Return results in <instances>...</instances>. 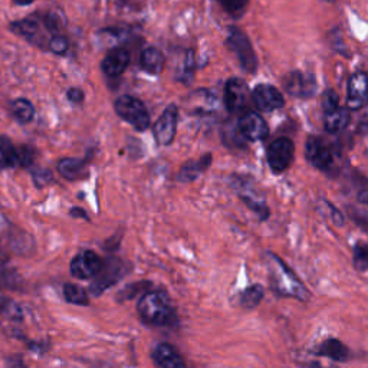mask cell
Here are the masks:
<instances>
[{
    "mask_svg": "<svg viewBox=\"0 0 368 368\" xmlns=\"http://www.w3.org/2000/svg\"><path fill=\"white\" fill-rule=\"evenodd\" d=\"M266 265L269 269V276L275 291L288 298H295L299 301H307L310 298L308 289L302 285L298 276L287 266V264L276 255L266 253Z\"/></svg>",
    "mask_w": 368,
    "mask_h": 368,
    "instance_id": "obj_1",
    "label": "cell"
},
{
    "mask_svg": "<svg viewBox=\"0 0 368 368\" xmlns=\"http://www.w3.org/2000/svg\"><path fill=\"white\" fill-rule=\"evenodd\" d=\"M141 318L154 327H168L177 322L176 310L164 292H147L141 296L137 305Z\"/></svg>",
    "mask_w": 368,
    "mask_h": 368,
    "instance_id": "obj_2",
    "label": "cell"
},
{
    "mask_svg": "<svg viewBox=\"0 0 368 368\" xmlns=\"http://www.w3.org/2000/svg\"><path fill=\"white\" fill-rule=\"evenodd\" d=\"M114 108L115 113L124 121L131 124L137 131H145L150 127V114L140 99L131 95H122L115 101Z\"/></svg>",
    "mask_w": 368,
    "mask_h": 368,
    "instance_id": "obj_3",
    "label": "cell"
},
{
    "mask_svg": "<svg viewBox=\"0 0 368 368\" xmlns=\"http://www.w3.org/2000/svg\"><path fill=\"white\" fill-rule=\"evenodd\" d=\"M322 108H323V125L328 133H339L349 125L350 122V113L347 106L339 105L338 95L330 90L323 94L322 98Z\"/></svg>",
    "mask_w": 368,
    "mask_h": 368,
    "instance_id": "obj_4",
    "label": "cell"
},
{
    "mask_svg": "<svg viewBox=\"0 0 368 368\" xmlns=\"http://www.w3.org/2000/svg\"><path fill=\"white\" fill-rule=\"evenodd\" d=\"M227 45L233 51L236 58L239 59L243 70L248 72H255L257 67V59L248 36L239 29L232 28L227 36Z\"/></svg>",
    "mask_w": 368,
    "mask_h": 368,
    "instance_id": "obj_5",
    "label": "cell"
},
{
    "mask_svg": "<svg viewBox=\"0 0 368 368\" xmlns=\"http://www.w3.org/2000/svg\"><path fill=\"white\" fill-rule=\"evenodd\" d=\"M294 154L295 145L289 138H276L268 148V164L271 170L276 175L284 173L292 164Z\"/></svg>",
    "mask_w": 368,
    "mask_h": 368,
    "instance_id": "obj_6",
    "label": "cell"
},
{
    "mask_svg": "<svg viewBox=\"0 0 368 368\" xmlns=\"http://www.w3.org/2000/svg\"><path fill=\"white\" fill-rule=\"evenodd\" d=\"M177 121H179V110L175 104L168 105L161 117L156 121L153 127L154 138L160 145H168L173 143L177 131Z\"/></svg>",
    "mask_w": 368,
    "mask_h": 368,
    "instance_id": "obj_7",
    "label": "cell"
},
{
    "mask_svg": "<svg viewBox=\"0 0 368 368\" xmlns=\"http://www.w3.org/2000/svg\"><path fill=\"white\" fill-rule=\"evenodd\" d=\"M102 259L93 250L79 252L71 262V273L77 279H93L102 269Z\"/></svg>",
    "mask_w": 368,
    "mask_h": 368,
    "instance_id": "obj_8",
    "label": "cell"
},
{
    "mask_svg": "<svg viewBox=\"0 0 368 368\" xmlns=\"http://www.w3.org/2000/svg\"><path fill=\"white\" fill-rule=\"evenodd\" d=\"M233 186H234V190L237 191V194L241 196V199L245 202V205H248L255 213L261 216L262 219L268 218L269 209L265 203V199L261 194V191H257V189L252 183L242 180L241 177H236L233 180Z\"/></svg>",
    "mask_w": 368,
    "mask_h": 368,
    "instance_id": "obj_9",
    "label": "cell"
},
{
    "mask_svg": "<svg viewBox=\"0 0 368 368\" xmlns=\"http://www.w3.org/2000/svg\"><path fill=\"white\" fill-rule=\"evenodd\" d=\"M249 101V88L243 79L232 78L225 86V104L230 113H239Z\"/></svg>",
    "mask_w": 368,
    "mask_h": 368,
    "instance_id": "obj_10",
    "label": "cell"
},
{
    "mask_svg": "<svg viewBox=\"0 0 368 368\" xmlns=\"http://www.w3.org/2000/svg\"><path fill=\"white\" fill-rule=\"evenodd\" d=\"M305 154L311 164L319 170L327 171L334 164V156L331 148L318 137L308 138L305 144Z\"/></svg>",
    "mask_w": 368,
    "mask_h": 368,
    "instance_id": "obj_11",
    "label": "cell"
},
{
    "mask_svg": "<svg viewBox=\"0 0 368 368\" xmlns=\"http://www.w3.org/2000/svg\"><path fill=\"white\" fill-rule=\"evenodd\" d=\"M368 104V75L365 72L354 74L349 81L347 108L349 110H361Z\"/></svg>",
    "mask_w": 368,
    "mask_h": 368,
    "instance_id": "obj_12",
    "label": "cell"
},
{
    "mask_svg": "<svg viewBox=\"0 0 368 368\" xmlns=\"http://www.w3.org/2000/svg\"><path fill=\"white\" fill-rule=\"evenodd\" d=\"M252 98L261 111H273L284 106V95L273 85L261 83L252 93Z\"/></svg>",
    "mask_w": 368,
    "mask_h": 368,
    "instance_id": "obj_13",
    "label": "cell"
},
{
    "mask_svg": "<svg viewBox=\"0 0 368 368\" xmlns=\"http://www.w3.org/2000/svg\"><path fill=\"white\" fill-rule=\"evenodd\" d=\"M239 129L242 136L249 141L264 140L268 136V124L257 113L249 111L239 118Z\"/></svg>",
    "mask_w": 368,
    "mask_h": 368,
    "instance_id": "obj_14",
    "label": "cell"
},
{
    "mask_svg": "<svg viewBox=\"0 0 368 368\" xmlns=\"http://www.w3.org/2000/svg\"><path fill=\"white\" fill-rule=\"evenodd\" d=\"M284 86L288 94L301 97V98H307L314 94L317 88V82L308 74L292 72L284 79Z\"/></svg>",
    "mask_w": 368,
    "mask_h": 368,
    "instance_id": "obj_15",
    "label": "cell"
},
{
    "mask_svg": "<svg viewBox=\"0 0 368 368\" xmlns=\"http://www.w3.org/2000/svg\"><path fill=\"white\" fill-rule=\"evenodd\" d=\"M121 276H122V265L118 261L111 259L110 262L102 265V269L95 276L97 280L91 287V291L95 295H99L102 291L108 289L113 284H115V280H118Z\"/></svg>",
    "mask_w": 368,
    "mask_h": 368,
    "instance_id": "obj_16",
    "label": "cell"
},
{
    "mask_svg": "<svg viewBox=\"0 0 368 368\" xmlns=\"http://www.w3.org/2000/svg\"><path fill=\"white\" fill-rule=\"evenodd\" d=\"M129 63V54L125 49H114L110 54H108L102 63H101V68L104 71L105 75L108 77H120L121 74L125 72L127 67Z\"/></svg>",
    "mask_w": 368,
    "mask_h": 368,
    "instance_id": "obj_17",
    "label": "cell"
},
{
    "mask_svg": "<svg viewBox=\"0 0 368 368\" xmlns=\"http://www.w3.org/2000/svg\"><path fill=\"white\" fill-rule=\"evenodd\" d=\"M153 358L160 368H187L179 351L166 342L157 345Z\"/></svg>",
    "mask_w": 368,
    "mask_h": 368,
    "instance_id": "obj_18",
    "label": "cell"
},
{
    "mask_svg": "<svg viewBox=\"0 0 368 368\" xmlns=\"http://www.w3.org/2000/svg\"><path fill=\"white\" fill-rule=\"evenodd\" d=\"M314 353L321 357H328L334 361H347L350 358L349 349L337 338H328L322 341Z\"/></svg>",
    "mask_w": 368,
    "mask_h": 368,
    "instance_id": "obj_19",
    "label": "cell"
},
{
    "mask_svg": "<svg viewBox=\"0 0 368 368\" xmlns=\"http://www.w3.org/2000/svg\"><path fill=\"white\" fill-rule=\"evenodd\" d=\"M141 67L148 74L157 75L164 70V55L156 48H147L141 54Z\"/></svg>",
    "mask_w": 368,
    "mask_h": 368,
    "instance_id": "obj_20",
    "label": "cell"
},
{
    "mask_svg": "<svg viewBox=\"0 0 368 368\" xmlns=\"http://www.w3.org/2000/svg\"><path fill=\"white\" fill-rule=\"evenodd\" d=\"M210 161H211V156L206 154L205 157H202L198 161L186 163L182 167L180 173H179V176H177L180 182H193V180H196L202 175V171H205L210 166Z\"/></svg>",
    "mask_w": 368,
    "mask_h": 368,
    "instance_id": "obj_21",
    "label": "cell"
},
{
    "mask_svg": "<svg viewBox=\"0 0 368 368\" xmlns=\"http://www.w3.org/2000/svg\"><path fill=\"white\" fill-rule=\"evenodd\" d=\"M85 161L81 159H62L58 163V171L67 180H78L85 175Z\"/></svg>",
    "mask_w": 368,
    "mask_h": 368,
    "instance_id": "obj_22",
    "label": "cell"
},
{
    "mask_svg": "<svg viewBox=\"0 0 368 368\" xmlns=\"http://www.w3.org/2000/svg\"><path fill=\"white\" fill-rule=\"evenodd\" d=\"M17 166V148L8 137H0V168H13Z\"/></svg>",
    "mask_w": 368,
    "mask_h": 368,
    "instance_id": "obj_23",
    "label": "cell"
},
{
    "mask_svg": "<svg viewBox=\"0 0 368 368\" xmlns=\"http://www.w3.org/2000/svg\"><path fill=\"white\" fill-rule=\"evenodd\" d=\"M10 31L15 32L17 36L25 38L29 42H36L39 36V26L33 20H16L10 24Z\"/></svg>",
    "mask_w": 368,
    "mask_h": 368,
    "instance_id": "obj_24",
    "label": "cell"
},
{
    "mask_svg": "<svg viewBox=\"0 0 368 368\" xmlns=\"http://www.w3.org/2000/svg\"><path fill=\"white\" fill-rule=\"evenodd\" d=\"M12 113L19 122H31L35 115V108L29 99L19 98L12 102Z\"/></svg>",
    "mask_w": 368,
    "mask_h": 368,
    "instance_id": "obj_25",
    "label": "cell"
},
{
    "mask_svg": "<svg viewBox=\"0 0 368 368\" xmlns=\"http://www.w3.org/2000/svg\"><path fill=\"white\" fill-rule=\"evenodd\" d=\"M63 295H65V299L71 302V304H75V305H88L90 304L88 295H86V292L81 287H78L75 284L65 285L63 287Z\"/></svg>",
    "mask_w": 368,
    "mask_h": 368,
    "instance_id": "obj_26",
    "label": "cell"
},
{
    "mask_svg": "<svg viewBox=\"0 0 368 368\" xmlns=\"http://www.w3.org/2000/svg\"><path fill=\"white\" fill-rule=\"evenodd\" d=\"M264 288L261 285H252L248 289H245V292L241 296V302L242 305L246 308H255L259 304H261V301L264 299Z\"/></svg>",
    "mask_w": 368,
    "mask_h": 368,
    "instance_id": "obj_27",
    "label": "cell"
},
{
    "mask_svg": "<svg viewBox=\"0 0 368 368\" xmlns=\"http://www.w3.org/2000/svg\"><path fill=\"white\" fill-rule=\"evenodd\" d=\"M0 311L5 315H8L12 319H20L22 318V311L17 305H15V302L8 299L6 296L0 295Z\"/></svg>",
    "mask_w": 368,
    "mask_h": 368,
    "instance_id": "obj_28",
    "label": "cell"
},
{
    "mask_svg": "<svg viewBox=\"0 0 368 368\" xmlns=\"http://www.w3.org/2000/svg\"><path fill=\"white\" fill-rule=\"evenodd\" d=\"M354 264L360 271L368 269V245H357L354 248Z\"/></svg>",
    "mask_w": 368,
    "mask_h": 368,
    "instance_id": "obj_29",
    "label": "cell"
},
{
    "mask_svg": "<svg viewBox=\"0 0 368 368\" xmlns=\"http://www.w3.org/2000/svg\"><path fill=\"white\" fill-rule=\"evenodd\" d=\"M35 160V150L29 145H22L17 148V166L29 167Z\"/></svg>",
    "mask_w": 368,
    "mask_h": 368,
    "instance_id": "obj_30",
    "label": "cell"
},
{
    "mask_svg": "<svg viewBox=\"0 0 368 368\" xmlns=\"http://www.w3.org/2000/svg\"><path fill=\"white\" fill-rule=\"evenodd\" d=\"M70 48L68 39L62 35H55L49 42V49L56 55H63Z\"/></svg>",
    "mask_w": 368,
    "mask_h": 368,
    "instance_id": "obj_31",
    "label": "cell"
},
{
    "mask_svg": "<svg viewBox=\"0 0 368 368\" xmlns=\"http://www.w3.org/2000/svg\"><path fill=\"white\" fill-rule=\"evenodd\" d=\"M249 0H221L222 6L229 12V13H239L248 6Z\"/></svg>",
    "mask_w": 368,
    "mask_h": 368,
    "instance_id": "obj_32",
    "label": "cell"
},
{
    "mask_svg": "<svg viewBox=\"0 0 368 368\" xmlns=\"http://www.w3.org/2000/svg\"><path fill=\"white\" fill-rule=\"evenodd\" d=\"M33 180L36 182L38 186H45L48 184L51 180H52V175L49 171H45V170H39L36 173H33Z\"/></svg>",
    "mask_w": 368,
    "mask_h": 368,
    "instance_id": "obj_33",
    "label": "cell"
},
{
    "mask_svg": "<svg viewBox=\"0 0 368 368\" xmlns=\"http://www.w3.org/2000/svg\"><path fill=\"white\" fill-rule=\"evenodd\" d=\"M67 97H68V99H70L71 102H74V104H79V102L83 99V93H82L79 88H71V90H68Z\"/></svg>",
    "mask_w": 368,
    "mask_h": 368,
    "instance_id": "obj_34",
    "label": "cell"
},
{
    "mask_svg": "<svg viewBox=\"0 0 368 368\" xmlns=\"http://www.w3.org/2000/svg\"><path fill=\"white\" fill-rule=\"evenodd\" d=\"M358 200H360L361 203H364V205L368 206V189L360 191V194H358Z\"/></svg>",
    "mask_w": 368,
    "mask_h": 368,
    "instance_id": "obj_35",
    "label": "cell"
},
{
    "mask_svg": "<svg viewBox=\"0 0 368 368\" xmlns=\"http://www.w3.org/2000/svg\"><path fill=\"white\" fill-rule=\"evenodd\" d=\"M71 214H72V216H77V218H81V216H82V218L86 219V214H85V211H83L82 209H77V207H74V209L71 210Z\"/></svg>",
    "mask_w": 368,
    "mask_h": 368,
    "instance_id": "obj_36",
    "label": "cell"
},
{
    "mask_svg": "<svg viewBox=\"0 0 368 368\" xmlns=\"http://www.w3.org/2000/svg\"><path fill=\"white\" fill-rule=\"evenodd\" d=\"M15 2L20 6H29L33 3V0H15Z\"/></svg>",
    "mask_w": 368,
    "mask_h": 368,
    "instance_id": "obj_37",
    "label": "cell"
},
{
    "mask_svg": "<svg viewBox=\"0 0 368 368\" xmlns=\"http://www.w3.org/2000/svg\"><path fill=\"white\" fill-rule=\"evenodd\" d=\"M312 368H337V367L335 365H322L319 362H315V364H312Z\"/></svg>",
    "mask_w": 368,
    "mask_h": 368,
    "instance_id": "obj_38",
    "label": "cell"
},
{
    "mask_svg": "<svg viewBox=\"0 0 368 368\" xmlns=\"http://www.w3.org/2000/svg\"><path fill=\"white\" fill-rule=\"evenodd\" d=\"M17 362H19V364H13L12 367H13V368H26V367H25L24 364H22V362H20V361H17Z\"/></svg>",
    "mask_w": 368,
    "mask_h": 368,
    "instance_id": "obj_39",
    "label": "cell"
},
{
    "mask_svg": "<svg viewBox=\"0 0 368 368\" xmlns=\"http://www.w3.org/2000/svg\"><path fill=\"white\" fill-rule=\"evenodd\" d=\"M328 2H334V0H328Z\"/></svg>",
    "mask_w": 368,
    "mask_h": 368,
    "instance_id": "obj_40",
    "label": "cell"
}]
</instances>
